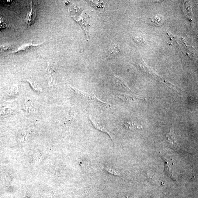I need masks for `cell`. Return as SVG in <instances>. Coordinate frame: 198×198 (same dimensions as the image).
<instances>
[{"label":"cell","instance_id":"cell-15","mask_svg":"<svg viewBox=\"0 0 198 198\" xmlns=\"http://www.w3.org/2000/svg\"><path fill=\"white\" fill-rule=\"evenodd\" d=\"M7 24L5 19L0 17V31L6 27Z\"/></svg>","mask_w":198,"mask_h":198},{"label":"cell","instance_id":"cell-16","mask_svg":"<svg viewBox=\"0 0 198 198\" xmlns=\"http://www.w3.org/2000/svg\"><path fill=\"white\" fill-rule=\"evenodd\" d=\"M1 134V130H0V134Z\"/></svg>","mask_w":198,"mask_h":198},{"label":"cell","instance_id":"cell-3","mask_svg":"<svg viewBox=\"0 0 198 198\" xmlns=\"http://www.w3.org/2000/svg\"><path fill=\"white\" fill-rule=\"evenodd\" d=\"M88 118L89 120L90 121L91 123L93 125V126L96 129L99 130L109 135L110 134L108 131L107 129L105 127V126L102 123H101L96 118L91 116H88Z\"/></svg>","mask_w":198,"mask_h":198},{"label":"cell","instance_id":"cell-4","mask_svg":"<svg viewBox=\"0 0 198 198\" xmlns=\"http://www.w3.org/2000/svg\"><path fill=\"white\" fill-rule=\"evenodd\" d=\"M47 71V80L48 84L50 86L53 85L54 81L55 71L48 64Z\"/></svg>","mask_w":198,"mask_h":198},{"label":"cell","instance_id":"cell-2","mask_svg":"<svg viewBox=\"0 0 198 198\" xmlns=\"http://www.w3.org/2000/svg\"><path fill=\"white\" fill-rule=\"evenodd\" d=\"M36 17V8L33 2H31V10L27 14L26 18V26L28 27L33 24L34 23Z\"/></svg>","mask_w":198,"mask_h":198},{"label":"cell","instance_id":"cell-5","mask_svg":"<svg viewBox=\"0 0 198 198\" xmlns=\"http://www.w3.org/2000/svg\"><path fill=\"white\" fill-rule=\"evenodd\" d=\"M119 48L116 46L113 48H110L105 53L103 59L105 60L113 57L119 52Z\"/></svg>","mask_w":198,"mask_h":198},{"label":"cell","instance_id":"cell-7","mask_svg":"<svg viewBox=\"0 0 198 198\" xmlns=\"http://www.w3.org/2000/svg\"><path fill=\"white\" fill-rule=\"evenodd\" d=\"M24 107L26 111L31 113H36L37 112V110L34 108L31 101H26L25 102Z\"/></svg>","mask_w":198,"mask_h":198},{"label":"cell","instance_id":"cell-14","mask_svg":"<svg viewBox=\"0 0 198 198\" xmlns=\"http://www.w3.org/2000/svg\"><path fill=\"white\" fill-rule=\"evenodd\" d=\"M105 170L109 173L114 175H119V173L117 171H116L115 169L109 166L106 167Z\"/></svg>","mask_w":198,"mask_h":198},{"label":"cell","instance_id":"cell-8","mask_svg":"<svg viewBox=\"0 0 198 198\" xmlns=\"http://www.w3.org/2000/svg\"><path fill=\"white\" fill-rule=\"evenodd\" d=\"M167 137L168 140L171 144L174 145V147H177V143H176V138L175 137L174 133L171 132L170 133L167 134Z\"/></svg>","mask_w":198,"mask_h":198},{"label":"cell","instance_id":"cell-10","mask_svg":"<svg viewBox=\"0 0 198 198\" xmlns=\"http://www.w3.org/2000/svg\"><path fill=\"white\" fill-rule=\"evenodd\" d=\"M92 5L96 9L99 11H102L104 8L105 2L102 1H91Z\"/></svg>","mask_w":198,"mask_h":198},{"label":"cell","instance_id":"cell-12","mask_svg":"<svg viewBox=\"0 0 198 198\" xmlns=\"http://www.w3.org/2000/svg\"><path fill=\"white\" fill-rule=\"evenodd\" d=\"M163 21V18L162 16H156L151 19V21L152 23V24L155 25V26H159L162 24Z\"/></svg>","mask_w":198,"mask_h":198},{"label":"cell","instance_id":"cell-13","mask_svg":"<svg viewBox=\"0 0 198 198\" xmlns=\"http://www.w3.org/2000/svg\"><path fill=\"white\" fill-rule=\"evenodd\" d=\"M12 49V46L10 45H3L0 46V53L10 51Z\"/></svg>","mask_w":198,"mask_h":198},{"label":"cell","instance_id":"cell-6","mask_svg":"<svg viewBox=\"0 0 198 198\" xmlns=\"http://www.w3.org/2000/svg\"><path fill=\"white\" fill-rule=\"evenodd\" d=\"M42 44H33L32 43H30L26 44V45L21 46V47L19 48L15 52H14L13 53H18L22 52L27 51L31 49L32 48L37 47V46L42 45Z\"/></svg>","mask_w":198,"mask_h":198},{"label":"cell","instance_id":"cell-11","mask_svg":"<svg viewBox=\"0 0 198 198\" xmlns=\"http://www.w3.org/2000/svg\"><path fill=\"white\" fill-rule=\"evenodd\" d=\"M28 82H29L32 87H33V90L35 91L36 92H42V87L39 83L36 82L32 81H28Z\"/></svg>","mask_w":198,"mask_h":198},{"label":"cell","instance_id":"cell-9","mask_svg":"<svg viewBox=\"0 0 198 198\" xmlns=\"http://www.w3.org/2000/svg\"><path fill=\"white\" fill-rule=\"evenodd\" d=\"M124 126L126 128L130 130L139 129L141 128V126L138 125L135 123L131 122H125Z\"/></svg>","mask_w":198,"mask_h":198},{"label":"cell","instance_id":"cell-1","mask_svg":"<svg viewBox=\"0 0 198 198\" xmlns=\"http://www.w3.org/2000/svg\"><path fill=\"white\" fill-rule=\"evenodd\" d=\"M70 86L71 90L73 91V92L75 93L77 95L80 96V97H81L84 99L90 101H97L98 102L102 103V104L106 105H108L107 103L101 101L100 100L96 97L95 96L83 92V91L78 90V89L75 88V87Z\"/></svg>","mask_w":198,"mask_h":198}]
</instances>
